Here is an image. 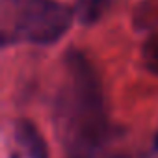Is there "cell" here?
I'll return each mask as SVG.
<instances>
[{"instance_id": "cell-1", "label": "cell", "mask_w": 158, "mask_h": 158, "mask_svg": "<svg viewBox=\"0 0 158 158\" xmlns=\"http://www.w3.org/2000/svg\"><path fill=\"white\" fill-rule=\"evenodd\" d=\"M54 127L65 158H95L106 141L108 115L101 78L78 50H69L63 60Z\"/></svg>"}, {"instance_id": "cell-2", "label": "cell", "mask_w": 158, "mask_h": 158, "mask_svg": "<svg viewBox=\"0 0 158 158\" xmlns=\"http://www.w3.org/2000/svg\"><path fill=\"white\" fill-rule=\"evenodd\" d=\"M73 19L74 10L58 0H2L0 43L54 45L69 32Z\"/></svg>"}, {"instance_id": "cell-3", "label": "cell", "mask_w": 158, "mask_h": 158, "mask_svg": "<svg viewBox=\"0 0 158 158\" xmlns=\"http://www.w3.org/2000/svg\"><path fill=\"white\" fill-rule=\"evenodd\" d=\"M15 139L26 158H48V147H47L39 128L32 121H28V119L17 121Z\"/></svg>"}, {"instance_id": "cell-4", "label": "cell", "mask_w": 158, "mask_h": 158, "mask_svg": "<svg viewBox=\"0 0 158 158\" xmlns=\"http://www.w3.org/2000/svg\"><path fill=\"white\" fill-rule=\"evenodd\" d=\"M108 6V0H78L74 8V15L82 24H93L99 21L102 11Z\"/></svg>"}, {"instance_id": "cell-5", "label": "cell", "mask_w": 158, "mask_h": 158, "mask_svg": "<svg viewBox=\"0 0 158 158\" xmlns=\"http://www.w3.org/2000/svg\"><path fill=\"white\" fill-rule=\"evenodd\" d=\"M143 61L147 71L158 76V35H152L143 45Z\"/></svg>"}, {"instance_id": "cell-6", "label": "cell", "mask_w": 158, "mask_h": 158, "mask_svg": "<svg viewBox=\"0 0 158 158\" xmlns=\"http://www.w3.org/2000/svg\"><path fill=\"white\" fill-rule=\"evenodd\" d=\"M154 147L158 149V134H156V138H154Z\"/></svg>"}]
</instances>
